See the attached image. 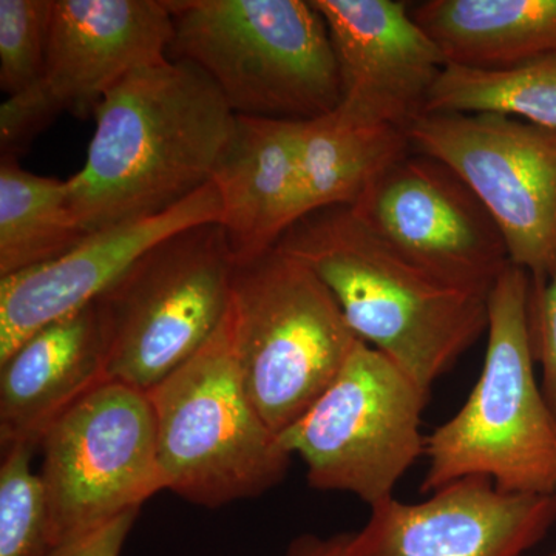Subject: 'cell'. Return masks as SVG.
I'll list each match as a JSON object with an SVG mask.
<instances>
[{
    "label": "cell",
    "instance_id": "1",
    "mask_svg": "<svg viewBox=\"0 0 556 556\" xmlns=\"http://www.w3.org/2000/svg\"><path fill=\"white\" fill-rule=\"evenodd\" d=\"M93 115L86 166L68 178L87 233L153 217L207 186L237 119L206 73L174 60L131 73Z\"/></svg>",
    "mask_w": 556,
    "mask_h": 556
},
{
    "label": "cell",
    "instance_id": "2",
    "mask_svg": "<svg viewBox=\"0 0 556 556\" xmlns=\"http://www.w3.org/2000/svg\"><path fill=\"white\" fill-rule=\"evenodd\" d=\"M276 248L324 281L361 342L428 393L486 331L489 294L452 287L417 268L350 206L306 215Z\"/></svg>",
    "mask_w": 556,
    "mask_h": 556
},
{
    "label": "cell",
    "instance_id": "3",
    "mask_svg": "<svg viewBox=\"0 0 556 556\" xmlns=\"http://www.w3.org/2000/svg\"><path fill=\"white\" fill-rule=\"evenodd\" d=\"M532 278L515 265L486 299L481 376L455 416L426 438L422 493L485 478L511 495H556V417L536 378Z\"/></svg>",
    "mask_w": 556,
    "mask_h": 556
},
{
    "label": "cell",
    "instance_id": "4",
    "mask_svg": "<svg viewBox=\"0 0 556 556\" xmlns=\"http://www.w3.org/2000/svg\"><path fill=\"white\" fill-rule=\"evenodd\" d=\"M169 60L206 73L237 116L306 121L342 100L324 17L302 0H167Z\"/></svg>",
    "mask_w": 556,
    "mask_h": 556
},
{
    "label": "cell",
    "instance_id": "5",
    "mask_svg": "<svg viewBox=\"0 0 556 556\" xmlns=\"http://www.w3.org/2000/svg\"><path fill=\"white\" fill-rule=\"evenodd\" d=\"M228 316L248 396L278 438L316 404L361 342L324 281L277 248L236 262Z\"/></svg>",
    "mask_w": 556,
    "mask_h": 556
},
{
    "label": "cell",
    "instance_id": "6",
    "mask_svg": "<svg viewBox=\"0 0 556 556\" xmlns=\"http://www.w3.org/2000/svg\"><path fill=\"white\" fill-rule=\"evenodd\" d=\"M164 486L208 508L257 497L291 455L258 415L233 356L229 316L214 338L149 391Z\"/></svg>",
    "mask_w": 556,
    "mask_h": 556
},
{
    "label": "cell",
    "instance_id": "7",
    "mask_svg": "<svg viewBox=\"0 0 556 556\" xmlns=\"http://www.w3.org/2000/svg\"><path fill=\"white\" fill-rule=\"evenodd\" d=\"M236 258L218 223L167 237L97 300L109 378L149 393L214 338Z\"/></svg>",
    "mask_w": 556,
    "mask_h": 556
},
{
    "label": "cell",
    "instance_id": "8",
    "mask_svg": "<svg viewBox=\"0 0 556 556\" xmlns=\"http://www.w3.org/2000/svg\"><path fill=\"white\" fill-rule=\"evenodd\" d=\"M428 396L390 358L358 342L334 382L280 442L303 460L313 489L351 493L371 508L393 497L424 456Z\"/></svg>",
    "mask_w": 556,
    "mask_h": 556
},
{
    "label": "cell",
    "instance_id": "9",
    "mask_svg": "<svg viewBox=\"0 0 556 556\" xmlns=\"http://www.w3.org/2000/svg\"><path fill=\"white\" fill-rule=\"evenodd\" d=\"M39 448L53 547L166 490L149 394L118 380H105L73 405Z\"/></svg>",
    "mask_w": 556,
    "mask_h": 556
},
{
    "label": "cell",
    "instance_id": "10",
    "mask_svg": "<svg viewBox=\"0 0 556 556\" xmlns=\"http://www.w3.org/2000/svg\"><path fill=\"white\" fill-rule=\"evenodd\" d=\"M408 139L481 201L532 283L556 262V129L495 113H422Z\"/></svg>",
    "mask_w": 556,
    "mask_h": 556
},
{
    "label": "cell",
    "instance_id": "11",
    "mask_svg": "<svg viewBox=\"0 0 556 556\" xmlns=\"http://www.w3.org/2000/svg\"><path fill=\"white\" fill-rule=\"evenodd\" d=\"M350 207L397 254L452 287L489 294L511 265L495 219L430 156L408 153Z\"/></svg>",
    "mask_w": 556,
    "mask_h": 556
},
{
    "label": "cell",
    "instance_id": "12",
    "mask_svg": "<svg viewBox=\"0 0 556 556\" xmlns=\"http://www.w3.org/2000/svg\"><path fill=\"white\" fill-rule=\"evenodd\" d=\"M556 522V495H511L485 478L441 486L420 503L371 507L348 556H526Z\"/></svg>",
    "mask_w": 556,
    "mask_h": 556
},
{
    "label": "cell",
    "instance_id": "13",
    "mask_svg": "<svg viewBox=\"0 0 556 556\" xmlns=\"http://www.w3.org/2000/svg\"><path fill=\"white\" fill-rule=\"evenodd\" d=\"M214 182L153 217L90 233L67 254L0 277V361L46 325L86 308L149 249L181 230L222 223Z\"/></svg>",
    "mask_w": 556,
    "mask_h": 556
},
{
    "label": "cell",
    "instance_id": "14",
    "mask_svg": "<svg viewBox=\"0 0 556 556\" xmlns=\"http://www.w3.org/2000/svg\"><path fill=\"white\" fill-rule=\"evenodd\" d=\"M338 61V108L364 123L408 129L447 65L444 53L397 0H311Z\"/></svg>",
    "mask_w": 556,
    "mask_h": 556
},
{
    "label": "cell",
    "instance_id": "15",
    "mask_svg": "<svg viewBox=\"0 0 556 556\" xmlns=\"http://www.w3.org/2000/svg\"><path fill=\"white\" fill-rule=\"evenodd\" d=\"M172 40L166 0H51L43 78L86 116L131 73L169 60Z\"/></svg>",
    "mask_w": 556,
    "mask_h": 556
},
{
    "label": "cell",
    "instance_id": "16",
    "mask_svg": "<svg viewBox=\"0 0 556 556\" xmlns=\"http://www.w3.org/2000/svg\"><path fill=\"white\" fill-rule=\"evenodd\" d=\"M97 302L46 325L0 361V444H40L47 430L109 380Z\"/></svg>",
    "mask_w": 556,
    "mask_h": 556
},
{
    "label": "cell",
    "instance_id": "17",
    "mask_svg": "<svg viewBox=\"0 0 556 556\" xmlns=\"http://www.w3.org/2000/svg\"><path fill=\"white\" fill-rule=\"evenodd\" d=\"M302 121L237 116L212 182L236 262L276 248L295 223Z\"/></svg>",
    "mask_w": 556,
    "mask_h": 556
},
{
    "label": "cell",
    "instance_id": "18",
    "mask_svg": "<svg viewBox=\"0 0 556 556\" xmlns=\"http://www.w3.org/2000/svg\"><path fill=\"white\" fill-rule=\"evenodd\" d=\"M412 13L447 64L507 68L556 54V0H428Z\"/></svg>",
    "mask_w": 556,
    "mask_h": 556
},
{
    "label": "cell",
    "instance_id": "19",
    "mask_svg": "<svg viewBox=\"0 0 556 556\" xmlns=\"http://www.w3.org/2000/svg\"><path fill=\"white\" fill-rule=\"evenodd\" d=\"M409 148L407 130L364 123L339 108L302 121L295 223L321 208L353 206Z\"/></svg>",
    "mask_w": 556,
    "mask_h": 556
},
{
    "label": "cell",
    "instance_id": "20",
    "mask_svg": "<svg viewBox=\"0 0 556 556\" xmlns=\"http://www.w3.org/2000/svg\"><path fill=\"white\" fill-rule=\"evenodd\" d=\"M89 236L70 204L68 179L0 159V277L60 258Z\"/></svg>",
    "mask_w": 556,
    "mask_h": 556
},
{
    "label": "cell",
    "instance_id": "21",
    "mask_svg": "<svg viewBox=\"0 0 556 556\" xmlns=\"http://www.w3.org/2000/svg\"><path fill=\"white\" fill-rule=\"evenodd\" d=\"M424 113H495L556 129V54L507 68L447 64Z\"/></svg>",
    "mask_w": 556,
    "mask_h": 556
},
{
    "label": "cell",
    "instance_id": "22",
    "mask_svg": "<svg viewBox=\"0 0 556 556\" xmlns=\"http://www.w3.org/2000/svg\"><path fill=\"white\" fill-rule=\"evenodd\" d=\"M38 445L2 448L0 464V556H46L51 548L46 486L31 468Z\"/></svg>",
    "mask_w": 556,
    "mask_h": 556
},
{
    "label": "cell",
    "instance_id": "23",
    "mask_svg": "<svg viewBox=\"0 0 556 556\" xmlns=\"http://www.w3.org/2000/svg\"><path fill=\"white\" fill-rule=\"evenodd\" d=\"M51 0H0V87L16 93L46 75Z\"/></svg>",
    "mask_w": 556,
    "mask_h": 556
},
{
    "label": "cell",
    "instance_id": "24",
    "mask_svg": "<svg viewBox=\"0 0 556 556\" xmlns=\"http://www.w3.org/2000/svg\"><path fill=\"white\" fill-rule=\"evenodd\" d=\"M64 110L46 78L10 94L0 108V159L20 160L33 139Z\"/></svg>",
    "mask_w": 556,
    "mask_h": 556
},
{
    "label": "cell",
    "instance_id": "25",
    "mask_svg": "<svg viewBox=\"0 0 556 556\" xmlns=\"http://www.w3.org/2000/svg\"><path fill=\"white\" fill-rule=\"evenodd\" d=\"M533 353L541 365V388L556 417V262L546 281L532 283L530 300Z\"/></svg>",
    "mask_w": 556,
    "mask_h": 556
},
{
    "label": "cell",
    "instance_id": "26",
    "mask_svg": "<svg viewBox=\"0 0 556 556\" xmlns=\"http://www.w3.org/2000/svg\"><path fill=\"white\" fill-rule=\"evenodd\" d=\"M138 514L127 511L89 533L58 544L46 556H121Z\"/></svg>",
    "mask_w": 556,
    "mask_h": 556
},
{
    "label": "cell",
    "instance_id": "27",
    "mask_svg": "<svg viewBox=\"0 0 556 556\" xmlns=\"http://www.w3.org/2000/svg\"><path fill=\"white\" fill-rule=\"evenodd\" d=\"M351 533L320 538L302 535L289 544L287 556H348Z\"/></svg>",
    "mask_w": 556,
    "mask_h": 556
},
{
    "label": "cell",
    "instance_id": "28",
    "mask_svg": "<svg viewBox=\"0 0 556 556\" xmlns=\"http://www.w3.org/2000/svg\"><path fill=\"white\" fill-rule=\"evenodd\" d=\"M544 556H556V551H555V552H552V554L544 555Z\"/></svg>",
    "mask_w": 556,
    "mask_h": 556
}]
</instances>
